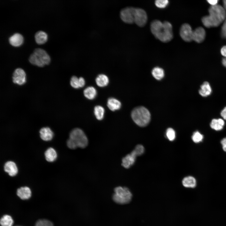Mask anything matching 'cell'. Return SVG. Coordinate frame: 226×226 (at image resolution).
<instances>
[{"label": "cell", "instance_id": "cell-1", "mask_svg": "<svg viewBox=\"0 0 226 226\" xmlns=\"http://www.w3.org/2000/svg\"><path fill=\"white\" fill-rule=\"evenodd\" d=\"M150 29L155 37L162 42H168L173 38L172 26L168 21L154 20L151 23Z\"/></svg>", "mask_w": 226, "mask_h": 226}, {"label": "cell", "instance_id": "cell-2", "mask_svg": "<svg viewBox=\"0 0 226 226\" xmlns=\"http://www.w3.org/2000/svg\"><path fill=\"white\" fill-rule=\"evenodd\" d=\"M208 12L209 15L203 17L202 19L203 25L207 28L217 27L225 20V10L220 5L211 6Z\"/></svg>", "mask_w": 226, "mask_h": 226}, {"label": "cell", "instance_id": "cell-3", "mask_svg": "<svg viewBox=\"0 0 226 226\" xmlns=\"http://www.w3.org/2000/svg\"><path fill=\"white\" fill-rule=\"evenodd\" d=\"M67 147L74 149L78 148H84L88 144V139L84 132L81 129H73L69 134V137L67 142Z\"/></svg>", "mask_w": 226, "mask_h": 226}, {"label": "cell", "instance_id": "cell-4", "mask_svg": "<svg viewBox=\"0 0 226 226\" xmlns=\"http://www.w3.org/2000/svg\"><path fill=\"white\" fill-rule=\"evenodd\" d=\"M132 117L138 126L143 127L147 126L150 120V114L148 110L143 106L136 108L132 110Z\"/></svg>", "mask_w": 226, "mask_h": 226}, {"label": "cell", "instance_id": "cell-5", "mask_svg": "<svg viewBox=\"0 0 226 226\" xmlns=\"http://www.w3.org/2000/svg\"><path fill=\"white\" fill-rule=\"evenodd\" d=\"M113 199L116 203L124 204L131 201L132 195L129 189L126 187L118 186L114 189Z\"/></svg>", "mask_w": 226, "mask_h": 226}, {"label": "cell", "instance_id": "cell-6", "mask_svg": "<svg viewBox=\"0 0 226 226\" xmlns=\"http://www.w3.org/2000/svg\"><path fill=\"white\" fill-rule=\"evenodd\" d=\"M134 20L137 25L141 27L145 25L148 20L147 15L143 9L134 8Z\"/></svg>", "mask_w": 226, "mask_h": 226}, {"label": "cell", "instance_id": "cell-7", "mask_svg": "<svg viewBox=\"0 0 226 226\" xmlns=\"http://www.w3.org/2000/svg\"><path fill=\"white\" fill-rule=\"evenodd\" d=\"M134 8L127 7L121 10L120 13V17L124 22L129 24L134 23Z\"/></svg>", "mask_w": 226, "mask_h": 226}, {"label": "cell", "instance_id": "cell-8", "mask_svg": "<svg viewBox=\"0 0 226 226\" xmlns=\"http://www.w3.org/2000/svg\"><path fill=\"white\" fill-rule=\"evenodd\" d=\"M193 31L188 24H183L180 29V34L181 38L185 41L190 42L193 40Z\"/></svg>", "mask_w": 226, "mask_h": 226}, {"label": "cell", "instance_id": "cell-9", "mask_svg": "<svg viewBox=\"0 0 226 226\" xmlns=\"http://www.w3.org/2000/svg\"><path fill=\"white\" fill-rule=\"evenodd\" d=\"M12 78L13 83L19 85H22L26 82L25 73L22 69L18 68L13 72Z\"/></svg>", "mask_w": 226, "mask_h": 226}, {"label": "cell", "instance_id": "cell-10", "mask_svg": "<svg viewBox=\"0 0 226 226\" xmlns=\"http://www.w3.org/2000/svg\"><path fill=\"white\" fill-rule=\"evenodd\" d=\"M44 65L49 64L50 62V57L47 52L44 50L37 48L35 49L33 52Z\"/></svg>", "mask_w": 226, "mask_h": 226}, {"label": "cell", "instance_id": "cell-11", "mask_svg": "<svg viewBox=\"0 0 226 226\" xmlns=\"http://www.w3.org/2000/svg\"><path fill=\"white\" fill-rule=\"evenodd\" d=\"M137 157L132 151L131 153L123 158L121 163L122 166L125 168H129L135 163Z\"/></svg>", "mask_w": 226, "mask_h": 226}, {"label": "cell", "instance_id": "cell-12", "mask_svg": "<svg viewBox=\"0 0 226 226\" xmlns=\"http://www.w3.org/2000/svg\"><path fill=\"white\" fill-rule=\"evenodd\" d=\"M205 36L204 29L202 27H198L193 30V40L198 43H201L204 40Z\"/></svg>", "mask_w": 226, "mask_h": 226}, {"label": "cell", "instance_id": "cell-13", "mask_svg": "<svg viewBox=\"0 0 226 226\" xmlns=\"http://www.w3.org/2000/svg\"><path fill=\"white\" fill-rule=\"evenodd\" d=\"M4 169L5 171L11 176L16 175L18 172L16 164L12 161H10L6 162L4 164Z\"/></svg>", "mask_w": 226, "mask_h": 226}, {"label": "cell", "instance_id": "cell-14", "mask_svg": "<svg viewBox=\"0 0 226 226\" xmlns=\"http://www.w3.org/2000/svg\"><path fill=\"white\" fill-rule=\"evenodd\" d=\"M17 194L21 199L27 200L31 197V191L27 186L22 187L17 189Z\"/></svg>", "mask_w": 226, "mask_h": 226}, {"label": "cell", "instance_id": "cell-15", "mask_svg": "<svg viewBox=\"0 0 226 226\" xmlns=\"http://www.w3.org/2000/svg\"><path fill=\"white\" fill-rule=\"evenodd\" d=\"M40 138L45 141L51 140L53 136V132L48 127L41 128L40 131Z\"/></svg>", "mask_w": 226, "mask_h": 226}, {"label": "cell", "instance_id": "cell-16", "mask_svg": "<svg viewBox=\"0 0 226 226\" xmlns=\"http://www.w3.org/2000/svg\"><path fill=\"white\" fill-rule=\"evenodd\" d=\"M8 40L10 44L12 46H18L22 44L23 38L21 34L18 33H16L9 37Z\"/></svg>", "mask_w": 226, "mask_h": 226}, {"label": "cell", "instance_id": "cell-17", "mask_svg": "<svg viewBox=\"0 0 226 226\" xmlns=\"http://www.w3.org/2000/svg\"><path fill=\"white\" fill-rule=\"evenodd\" d=\"M212 91V88L209 83L205 81L200 86L199 93L202 96L206 97L210 95Z\"/></svg>", "mask_w": 226, "mask_h": 226}, {"label": "cell", "instance_id": "cell-18", "mask_svg": "<svg viewBox=\"0 0 226 226\" xmlns=\"http://www.w3.org/2000/svg\"><path fill=\"white\" fill-rule=\"evenodd\" d=\"M107 105L110 110L114 111L121 108V103L117 99L114 98H110L107 100Z\"/></svg>", "mask_w": 226, "mask_h": 226}, {"label": "cell", "instance_id": "cell-19", "mask_svg": "<svg viewBox=\"0 0 226 226\" xmlns=\"http://www.w3.org/2000/svg\"><path fill=\"white\" fill-rule=\"evenodd\" d=\"M182 184L186 188H194L196 186V181L195 178L191 176L184 178L182 180Z\"/></svg>", "mask_w": 226, "mask_h": 226}, {"label": "cell", "instance_id": "cell-20", "mask_svg": "<svg viewBox=\"0 0 226 226\" xmlns=\"http://www.w3.org/2000/svg\"><path fill=\"white\" fill-rule=\"evenodd\" d=\"M225 122L221 118L213 119L210 124L211 127L217 131L222 130L224 125Z\"/></svg>", "mask_w": 226, "mask_h": 226}, {"label": "cell", "instance_id": "cell-21", "mask_svg": "<svg viewBox=\"0 0 226 226\" xmlns=\"http://www.w3.org/2000/svg\"><path fill=\"white\" fill-rule=\"evenodd\" d=\"M35 41L37 44H41L46 42L48 36L45 32L42 30H39L35 33Z\"/></svg>", "mask_w": 226, "mask_h": 226}, {"label": "cell", "instance_id": "cell-22", "mask_svg": "<svg viewBox=\"0 0 226 226\" xmlns=\"http://www.w3.org/2000/svg\"><path fill=\"white\" fill-rule=\"evenodd\" d=\"M45 155L46 160L49 162H53L57 157L56 151L52 148H50L46 150Z\"/></svg>", "mask_w": 226, "mask_h": 226}, {"label": "cell", "instance_id": "cell-23", "mask_svg": "<svg viewBox=\"0 0 226 226\" xmlns=\"http://www.w3.org/2000/svg\"><path fill=\"white\" fill-rule=\"evenodd\" d=\"M95 81L98 86L104 87L107 86L109 82L108 77L105 75L100 74L96 78Z\"/></svg>", "mask_w": 226, "mask_h": 226}, {"label": "cell", "instance_id": "cell-24", "mask_svg": "<svg viewBox=\"0 0 226 226\" xmlns=\"http://www.w3.org/2000/svg\"><path fill=\"white\" fill-rule=\"evenodd\" d=\"M97 94L96 89L92 86H89L86 88L83 91L84 96L89 100H93L95 98Z\"/></svg>", "mask_w": 226, "mask_h": 226}, {"label": "cell", "instance_id": "cell-25", "mask_svg": "<svg viewBox=\"0 0 226 226\" xmlns=\"http://www.w3.org/2000/svg\"><path fill=\"white\" fill-rule=\"evenodd\" d=\"M152 73L153 76L157 80H160L164 76V70L159 67H156L154 68L152 70Z\"/></svg>", "mask_w": 226, "mask_h": 226}, {"label": "cell", "instance_id": "cell-26", "mask_svg": "<svg viewBox=\"0 0 226 226\" xmlns=\"http://www.w3.org/2000/svg\"><path fill=\"white\" fill-rule=\"evenodd\" d=\"M105 110L104 108L100 105L96 106L94 109V113L96 118L99 120H102L104 118Z\"/></svg>", "mask_w": 226, "mask_h": 226}, {"label": "cell", "instance_id": "cell-27", "mask_svg": "<svg viewBox=\"0 0 226 226\" xmlns=\"http://www.w3.org/2000/svg\"><path fill=\"white\" fill-rule=\"evenodd\" d=\"M0 222L1 226H12L13 221L10 216L5 215L1 218Z\"/></svg>", "mask_w": 226, "mask_h": 226}, {"label": "cell", "instance_id": "cell-28", "mask_svg": "<svg viewBox=\"0 0 226 226\" xmlns=\"http://www.w3.org/2000/svg\"><path fill=\"white\" fill-rule=\"evenodd\" d=\"M29 61L32 64L40 67H42L44 65L41 61L37 56L34 53L30 55Z\"/></svg>", "mask_w": 226, "mask_h": 226}, {"label": "cell", "instance_id": "cell-29", "mask_svg": "<svg viewBox=\"0 0 226 226\" xmlns=\"http://www.w3.org/2000/svg\"><path fill=\"white\" fill-rule=\"evenodd\" d=\"M203 135L198 131L195 132L191 137L192 141L195 143L201 142L203 140Z\"/></svg>", "mask_w": 226, "mask_h": 226}, {"label": "cell", "instance_id": "cell-30", "mask_svg": "<svg viewBox=\"0 0 226 226\" xmlns=\"http://www.w3.org/2000/svg\"><path fill=\"white\" fill-rule=\"evenodd\" d=\"M166 136L169 140L170 141H174L176 137L175 132V130L171 128H168L166 132Z\"/></svg>", "mask_w": 226, "mask_h": 226}, {"label": "cell", "instance_id": "cell-31", "mask_svg": "<svg viewBox=\"0 0 226 226\" xmlns=\"http://www.w3.org/2000/svg\"><path fill=\"white\" fill-rule=\"evenodd\" d=\"M35 226H54L53 223L47 219H42L38 220Z\"/></svg>", "mask_w": 226, "mask_h": 226}, {"label": "cell", "instance_id": "cell-32", "mask_svg": "<svg viewBox=\"0 0 226 226\" xmlns=\"http://www.w3.org/2000/svg\"><path fill=\"white\" fill-rule=\"evenodd\" d=\"M169 1L167 0H157L155 2V4L158 8H164L168 5Z\"/></svg>", "mask_w": 226, "mask_h": 226}, {"label": "cell", "instance_id": "cell-33", "mask_svg": "<svg viewBox=\"0 0 226 226\" xmlns=\"http://www.w3.org/2000/svg\"><path fill=\"white\" fill-rule=\"evenodd\" d=\"M144 148L142 145L138 144L137 145L134 149L132 151L135 155L137 156L142 155L144 152Z\"/></svg>", "mask_w": 226, "mask_h": 226}, {"label": "cell", "instance_id": "cell-34", "mask_svg": "<svg viewBox=\"0 0 226 226\" xmlns=\"http://www.w3.org/2000/svg\"><path fill=\"white\" fill-rule=\"evenodd\" d=\"M223 7L226 12V0L223 1ZM221 35L224 38H226V16L221 29Z\"/></svg>", "mask_w": 226, "mask_h": 226}, {"label": "cell", "instance_id": "cell-35", "mask_svg": "<svg viewBox=\"0 0 226 226\" xmlns=\"http://www.w3.org/2000/svg\"><path fill=\"white\" fill-rule=\"evenodd\" d=\"M71 86L74 88L78 89L79 87V78L75 76L72 77L70 82Z\"/></svg>", "mask_w": 226, "mask_h": 226}, {"label": "cell", "instance_id": "cell-36", "mask_svg": "<svg viewBox=\"0 0 226 226\" xmlns=\"http://www.w3.org/2000/svg\"><path fill=\"white\" fill-rule=\"evenodd\" d=\"M223 150L226 152V137L223 138L221 141Z\"/></svg>", "mask_w": 226, "mask_h": 226}, {"label": "cell", "instance_id": "cell-37", "mask_svg": "<svg viewBox=\"0 0 226 226\" xmlns=\"http://www.w3.org/2000/svg\"><path fill=\"white\" fill-rule=\"evenodd\" d=\"M79 87H83L85 84V81L84 78L81 77L79 78Z\"/></svg>", "mask_w": 226, "mask_h": 226}, {"label": "cell", "instance_id": "cell-38", "mask_svg": "<svg viewBox=\"0 0 226 226\" xmlns=\"http://www.w3.org/2000/svg\"><path fill=\"white\" fill-rule=\"evenodd\" d=\"M220 114L222 117L226 120V106L222 110Z\"/></svg>", "mask_w": 226, "mask_h": 226}, {"label": "cell", "instance_id": "cell-39", "mask_svg": "<svg viewBox=\"0 0 226 226\" xmlns=\"http://www.w3.org/2000/svg\"><path fill=\"white\" fill-rule=\"evenodd\" d=\"M221 52L222 56L226 57V46H223L221 48Z\"/></svg>", "mask_w": 226, "mask_h": 226}, {"label": "cell", "instance_id": "cell-40", "mask_svg": "<svg viewBox=\"0 0 226 226\" xmlns=\"http://www.w3.org/2000/svg\"><path fill=\"white\" fill-rule=\"evenodd\" d=\"M207 1L209 3L212 5V6H214L217 5L218 0H208Z\"/></svg>", "mask_w": 226, "mask_h": 226}, {"label": "cell", "instance_id": "cell-41", "mask_svg": "<svg viewBox=\"0 0 226 226\" xmlns=\"http://www.w3.org/2000/svg\"><path fill=\"white\" fill-rule=\"evenodd\" d=\"M222 63L223 65L226 67V57L223 58L222 60Z\"/></svg>", "mask_w": 226, "mask_h": 226}]
</instances>
